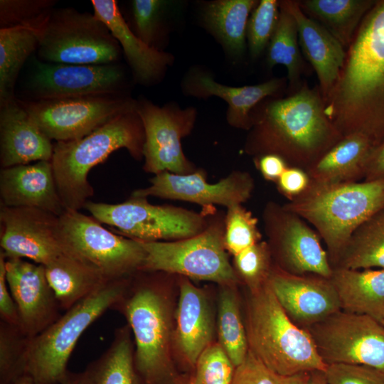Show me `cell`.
Listing matches in <instances>:
<instances>
[{
	"label": "cell",
	"mask_w": 384,
	"mask_h": 384,
	"mask_svg": "<svg viewBox=\"0 0 384 384\" xmlns=\"http://www.w3.org/2000/svg\"><path fill=\"white\" fill-rule=\"evenodd\" d=\"M275 183L279 192L291 201L308 188L310 178L305 170L288 166Z\"/></svg>",
	"instance_id": "obj_46"
},
{
	"label": "cell",
	"mask_w": 384,
	"mask_h": 384,
	"mask_svg": "<svg viewBox=\"0 0 384 384\" xmlns=\"http://www.w3.org/2000/svg\"><path fill=\"white\" fill-rule=\"evenodd\" d=\"M179 297L176 309L174 346L176 355L187 366L195 368L201 353L213 341L215 321L206 292L191 279L178 277Z\"/></svg>",
	"instance_id": "obj_21"
},
{
	"label": "cell",
	"mask_w": 384,
	"mask_h": 384,
	"mask_svg": "<svg viewBox=\"0 0 384 384\" xmlns=\"http://www.w3.org/2000/svg\"><path fill=\"white\" fill-rule=\"evenodd\" d=\"M5 259L6 280L18 313V327L32 338L61 316V309L43 265L22 258Z\"/></svg>",
	"instance_id": "obj_19"
},
{
	"label": "cell",
	"mask_w": 384,
	"mask_h": 384,
	"mask_svg": "<svg viewBox=\"0 0 384 384\" xmlns=\"http://www.w3.org/2000/svg\"><path fill=\"white\" fill-rule=\"evenodd\" d=\"M166 4V1L161 0L132 1V13L135 30L134 33L149 46L156 48L155 42L158 36L160 18Z\"/></svg>",
	"instance_id": "obj_43"
},
{
	"label": "cell",
	"mask_w": 384,
	"mask_h": 384,
	"mask_svg": "<svg viewBox=\"0 0 384 384\" xmlns=\"http://www.w3.org/2000/svg\"><path fill=\"white\" fill-rule=\"evenodd\" d=\"M258 220L242 205L227 208L225 214L224 244L228 254L235 256L262 241Z\"/></svg>",
	"instance_id": "obj_40"
},
{
	"label": "cell",
	"mask_w": 384,
	"mask_h": 384,
	"mask_svg": "<svg viewBox=\"0 0 384 384\" xmlns=\"http://www.w3.org/2000/svg\"><path fill=\"white\" fill-rule=\"evenodd\" d=\"M245 326L249 351L274 373L288 377L325 371L309 331L289 317L268 282L249 291Z\"/></svg>",
	"instance_id": "obj_6"
},
{
	"label": "cell",
	"mask_w": 384,
	"mask_h": 384,
	"mask_svg": "<svg viewBox=\"0 0 384 384\" xmlns=\"http://www.w3.org/2000/svg\"><path fill=\"white\" fill-rule=\"evenodd\" d=\"M313 226L334 267L351 235L384 206V181L321 183L311 181L284 204Z\"/></svg>",
	"instance_id": "obj_5"
},
{
	"label": "cell",
	"mask_w": 384,
	"mask_h": 384,
	"mask_svg": "<svg viewBox=\"0 0 384 384\" xmlns=\"http://www.w3.org/2000/svg\"><path fill=\"white\" fill-rule=\"evenodd\" d=\"M266 242L275 265L295 274L330 278L333 268L316 230L284 204L268 201L262 210Z\"/></svg>",
	"instance_id": "obj_14"
},
{
	"label": "cell",
	"mask_w": 384,
	"mask_h": 384,
	"mask_svg": "<svg viewBox=\"0 0 384 384\" xmlns=\"http://www.w3.org/2000/svg\"><path fill=\"white\" fill-rule=\"evenodd\" d=\"M15 98L0 105L1 169L50 161L53 144Z\"/></svg>",
	"instance_id": "obj_22"
},
{
	"label": "cell",
	"mask_w": 384,
	"mask_h": 384,
	"mask_svg": "<svg viewBox=\"0 0 384 384\" xmlns=\"http://www.w3.org/2000/svg\"><path fill=\"white\" fill-rule=\"evenodd\" d=\"M330 279L343 311L384 324V269L334 267Z\"/></svg>",
	"instance_id": "obj_27"
},
{
	"label": "cell",
	"mask_w": 384,
	"mask_h": 384,
	"mask_svg": "<svg viewBox=\"0 0 384 384\" xmlns=\"http://www.w3.org/2000/svg\"><path fill=\"white\" fill-rule=\"evenodd\" d=\"M124 73L116 63L82 65L36 60L24 87L25 100L122 95Z\"/></svg>",
	"instance_id": "obj_16"
},
{
	"label": "cell",
	"mask_w": 384,
	"mask_h": 384,
	"mask_svg": "<svg viewBox=\"0 0 384 384\" xmlns=\"http://www.w3.org/2000/svg\"><path fill=\"white\" fill-rule=\"evenodd\" d=\"M137 111L144 129L143 170L154 175L169 171L188 174L197 168L185 156L181 140L192 131L197 112L193 107H159L151 102L137 101Z\"/></svg>",
	"instance_id": "obj_15"
},
{
	"label": "cell",
	"mask_w": 384,
	"mask_h": 384,
	"mask_svg": "<svg viewBox=\"0 0 384 384\" xmlns=\"http://www.w3.org/2000/svg\"><path fill=\"white\" fill-rule=\"evenodd\" d=\"M327 384H384V373L364 365L333 363L324 371Z\"/></svg>",
	"instance_id": "obj_44"
},
{
	"label": "cell",
	"mask_w": 384,
	"mask_h": 384,
	"mask_svg": "<svg viewBox=\"0 0 384 384\" xmlns=\"http://www.w3.org/2000/svg\"><path fill=\"white\" fill-rule=\"evenodd\" d=\"M225 214L212 207L207 227L200 233L173 241H141L145 252L139 270L161 272L220 285L240 280L224 244Z\"/></svg>",
	"instance_id": "obj_8"
},
{
	"label": "cell",
	"mask_w": 384,
	"mask_h": 384,
	"mask_svg": "<svg viewBox=\"0 0 384 384\" xmlns=\"http://www.w3.org/2000/svg\"><path fill=\"white\" fill-rule=\"evenodd\" d=\"M375 148L366 136L345 137L306 170L310 180L321 183L363 181L370 156Z\"/></svg>",
	"instance_id": "obj_28"
},
{
	"label": "cell",
	"mask_w": 384,
	"mask_h": 384,
	"mask_svg": "<svg viewBox=\"0 0 384 384\" xmlns=\"http://www.w3.org/2000/svg\"><path fill=\"white\" fill-rule=\"evenodd\" d=\"M377 0L298 1L302 11L324 27L346 50Z\"/></svg>",
	"instance_id": "obj_30"
},
{
	"label": "cell",
	"mask_w": 384,
	"mask_h": 384,
	"mask_svg": "<svg viewBox=\"0 0 384 384\" xmlns=\"http://www.w3.org/2000/svg\"><path fill=\"white\" fill-rule=\"evenodd\" d=\"M94 14L107 26L119 43L140 84L150 85L164 75L173 56L142 41L126 22L115 0H92Z\"/></svg>",
	"instance_id": "obj_24"
},
{
	"label": "cell",
	"mask_w": 384,
	"mask_h": 384,
	"mask_svg": "<svg viewBox=\"0 0 384 384\" xmlns=\"http://www.w3.org/2000/svg\"><path fill=\"white\" fill-rule=\"evenodd\" d=\"M267 63L271 68L285 66L292 85L297 83L304 67L295 20L282 1L278 22L267 46Z\"/></svg>",
	"instance_id": "obj_36"
},
{
	"label": "cell",
	"mask_w": 384,
	"mask_h": 384,
	"mask_svg": "<svg viewBox=\"0 0 384 384\" xmlns=\"http://www.w3.org/2000/svg\"><path fill=\"white\" fill-rule=\"evenodd\" d=\"M1 252L6 258L28 259L46 266L67 255L59 216L30 207L1 206Z\"/></svg>",
	"instance_id": "obj_18"
},
{
	"label": "cell",
	"mask_w": 384,
	"mask_h": 384,
	"mask_svg": "<svg viewBox=\"0 0 384 384\" xmlns=\"http://www.w3.org/2000/svg\"><path fill=\"white\" fill-rule=\"evenodd\" d=\"M324 107L319 88L306 83L287 97L257 105L244 151L254 158L276 154L306 171L343 138Z\"/></svg>",
	"instance_id": "obj_2"
},
{
	"label": "cell",
	"mask_w": 384,
	"mask_h": 384,
	"mask_svg": "<svg viewBox=\"0 0 384 384\" xmlns=\"http://www.w3.org/2000/svg\"><path fill=\"white\" fill-rule=\"evenodd\" d=\"M237 294V285L220 286L217 315L218 343L235 367L244 361L249 351Z\"/></svg>",
	"instance_id": "obj_35"
},
{
	"label": "cell",
	"mask_w": 384,
	"mask_h": 384,
	"mask_svg": "<svg viewBox=\"0 0 384 384\" xmlns=\"http://www.w3.org/2000/svg\"><path fill=\"white\" fill-rule=\"evenodd\" d=\"M18 326L0 321V384L26 372L29 341Z\"/></svg>",
	"instance_id": "obj_38"
},
{
	"label": "cell",
	"mask_w": 384,
	"mask_h": 384,
	"mask_svg": "<svg viewBox=\"0 0 384 384\" xmlns=\"http://www.w3.org/2000/svg\"><path fill=\"white\" fill-rule=\"evenodd\" d=\"M257 3L256 0H218L208 2L203 9L205 22L233 55H240L245 50L249 16Z\"/></svg>",
	"instance_id": "obj_32"
},
{
	"label": "cell",
	"mask_w": 384,
	"mask_h": 384,
	"mask_svg": "<svg viewBox=\"0 0 384 384\" xmlns=\"http://www.w3.org/2000/svg\"><path fill=\"white\" fill-rule=\"evenodd\" d=\"M285 82L284 78H273L255 85L230 87L217 82L207 74L196 71L186 79L185 88L191 95L217 96L226 101L228 123L248 131L252 126V110L262 100L277 94Z\"/></svg>",
	"instance_id": "obj_26"
},
{
	"label": "cell",
	"mask_w": 384,
	"mask_h": 384,
	"mask_svg": "<svg viewBox=\"0 0 384 384\" xmlns=\"http://www.w3.org/2000/svg\"><path fill=\"white\" fill-rule=\"evenodd\" d=\"M176 275L139 270L112 309L134 336V361L143 384H182L174 364V314L170 296Z\"/></svg>",
	"instance_id": "obj_3"
},
{
	"label": "cell",
	"mask_w": 384,
	"mask_h": 384,
	"mask_svg": "<svg viewBox=\"0 0 384 384\" xmlns=\"http://www.w3.org/2000/svg\"><path fill=\"white\" fill-rule=\"evenodd\" d=\"M268 284L289 317L304 329L341 310L330 278L292 274L274 265Z\"/></svg>",
	"instance_id": "obj_20"
},
{
	"label": "cell",
	"mask_w": 384,
	"mask_h": 384,
	"mask_svg": "<svg viewBox=\"0 0 384 384\" xmlns=\"http://www.w3.org/2000/svg\"><path fill=\"white\" fill-rule=\"evenodd\" d=\"M60 384H84L82 372L79 373L69 372L66 378Z\"/></svg>",
	"instance_id": "obj_52"
},
{
	"label": "cell",
	"mask_w": 384,
	"mask_h": 384,
	"mask_svg": "<svg viewBox=\"0 0 384 384\" xmlns=\"http://www.w3.org/2000/svg\"><path fill=\"white\" fill-rule=\"evenodd\" d=\"M38 35L23 28H0V105L16 97L20 71L37 50Z\"/></svg>",
	"instance_id": "obj_34"
},
{
	"label": "cell",
	"mask_w": 384,
	"mask_h": 384,
	"mask_svg": "<svg viewBox=\"0 0 384 384\" xmlns=\"http://www.w3.org/2000/svg\"><path fill=\"white\" fill-rule=\"evenodd\" d=\"M144 142V129L137 107L120 114L82 138L56 142L51 164L65 209L80 210L93 196L88 174L94 166L119 149H126L132 158L142 160Z\"/></svg>",
	"instance_id": "obj_4"
},
{
	"label": "cell",
	"mask_w": 384,
	"mask_h": 384,
	"mask_svg": "<svg viewBox=\"0 0 384 384\" xmlns=\"http://www.w3.org/2000/svg\"><path fill=\"white\" fill-rule=\"evenodd\" d=\"M334 267L384 269V206L356 229Z\"/></svg>",
	"instance_id": "obj_33"
},
{
	"label": "cell",
	"mask_w": 384,
	"mask_h": 384,
	"mask_svg": "<svg viewBox=\"0 0 384 384\" xmlns=\"http://www.w3.org/2000/svg\"><path fill=\"white\" fill-rule=\"evenodd\" d=\"M279 15V1H258L249 18L246 38L250 55L257 58L268 46L276 28Z\"/></svg>",
	"instance_id": "obj_41"
},
{
	"label": "cell",
	"mask_w": 384,
	"mask_h": 384,
	"mask_svg": "<svg viewBox=\"0 0 384 384\" xmlns=\"http://www.w3.org/2000/svg\"><path fill=\"white\" fill-rule=\"evenodd\" d=\"M282 2L295 20L299 46L316 72L324 101L344 64L346 50L324 27L302 11L298 1Z\"/></svg>",
	"instance_id": "obj_25"
},
{
	"label": "cell",
	"mask_w": 384,
	"mask_h": 384,
	"mask_svg": "<svg viewBox=\"0 0 384 384\" xmlns=\"http://www.w3.org/2000/svg\"><path fill=\"white\" fill-rule=\"evenodd\" d=\"M128 325L117 329L110 347L82 372L84 384H143L135 368Z\"/></svg>",
	"instance_id": "obj_31"
},
{
	"label": "cell",
	"mask_w": 384,
	"mask_h": 384,
	"mask_svg": "<svg viewBox=\"0 0 384 384\" xmlns=\"http://www.w3.org/2000/svg\"><path fill=\"white\" fill-rule=\"evenodd\" d=\"M9 384H38L35 378L28 373L26 372L16 377Z\"/></svg>",
	"instance_id": "obj_51"
},
{
	"label": "cell",
	"mask_w": 384,
	"mask_h": 384,
	"mask_svg": "<svg viewBox=\"0 0 384 384\" xmlns=\"http://www.w3.org/2000/svg\"><path fill=\"white\" fill-rule=\"evenodd\" d=\"M0 197L1 206L36 208L59 217L65 210L50 161L1 169Z\"/></svg>",
	"instance_id": "obj_23"
},
{
	"label": "cell",
	"mask_w": 384,
	"mask_h": 384,
	"mask_svg": "<svg viewBox=\"0 0 384 384\" xmlns=\"http://www.w3.org/2000/svg\"><path fill=\"white\" fill-rule=\"evenodd\" d=\"M44 267L47 279L61 310L64 311L109 281L96 270L68 255L60 257Z\"/></svg>",
	"instance_id": "obj_29"
},
{
	"label": "cell",
	"mask_w": 384,
	"mask_h": 384,
	"mask_svg": "<svg viewBox=\"0 0 384 384\" xmlns=\"http://www.w3.org/2000/svg\"><path fill=\"white\" fill-rule=\"evenodd\" d=\"M59 220L65 253L107 280L129 277L141 269L145 252L139 240L112 233L79 210L65 209Z\"/></svg>",
	"instance_id": "obj_10"
},
{
	"label": "cell",
	"mask_w": 384,
	"mask_h": 384,
	"mask_svg": "<svg viewBox=\"0 0 384 384\" xmlns=\"http://www.w3.org/2000/svg\"><path fill=\"white\" fill-rule=\"evenodd\" d=\"M5 260L0 251V319L7 324L18 326V309L6 280Z\"/></svg>",
	"instance_id": "obj_47"
},
{
	"label": "cell",
	"mask_w": 384,
	"mask_h": 384,
	"mask_svg": "<svg viewBox=\"0 0 384 384\" xmlns=\"http://www.w3.org/2000/svg\"><path fill=\"white\" fill-rule=\"evenodd\" d=\"M306 330L326 364L364 365L384 373V325L340 310Z\"/></svg>",
	"instance_id": "obj_13"
},
{
	"label": "cell",
	"mask_w": 384,
	"mask_h": 384,
	"mask_svg": "<svg viewBox=\"0 0 384 384\" xmlns=\"http://www.w3.org/2000/svg\"><path fill=\"white\" fill-rule=\"evenodd\" d=\"M384 325V324H383Z\"/></svg>",
	"instance_id": "obj_55"
},
{
	"label": "cell",
	"mask_w": 384,
	"mask_h": 384,
	"mask_svg": "<svg viewBox=\"0 0 384 384\" xmlns=\"http://www.w3.org/2000/svg\"><path fill=\"white\" fill-rule=\"evenodd\" d=\"M363 181H384V140L373 149Z\"/></svg>",
	"instance_id": "obj_49"
},
{
	"label": "cell",
	"mask_w": 384,
	"mask_h": 384,
	"mask_svg": "<svg viewBox=\"0 0 384 384\" xmlns=\"http://www.w3.org/2000/svg\"><path fill=\"white\" fill-rule=\"evenodd\" d=\"M212 207L196 212L132 196L119 203L88 201L85 206L94 218L114 228L116 233L146 242L178 240L200 233L208 224Z\"/></svg>",
	"instance_id": "obj_9"
},
{
	"label": "cell",
	"mask_w": 384,
	"mask_h": 384,
	"mask_svg": "<svg viewBox=\"0 0 384 384\" xmlns=\"http://www.w3.org/2000/svg\"><path fill=\"white\" fill-rule=\"evenodd\" d=\"M274 261L268 244L262 240L233 256V268L240 280L252 292L269 279Z\"/></svg>",
	"instance_id": "obj_39"
},
{
	"label": "cell",
	"mask_w": 384,
	"mask_h": 384,
	"mask_svg": "<svg viewBox=\"0 0 384 384\" xmlns=\"http://www.w3.org/2000/svg\"><path fill=\"white\" fill-rule=\"evenodd\" d=\"M312 384H327L324 372L314 371L311 372Z\"/></svg>",
	"instance_id": "obj_53"
},
{
	"label": "cell",
	"mask_w": 384,
	"mask_h": 384,
	"mask_svg": "<svg viewBox=\"0 0 384 384\" xmlns=\"http://www.w3.org/2000/svg\"><path fill=\"white\" fill-rule=\"evenodd\" d=\"M188 384H195L194 377L193 376L191 377L190 380L188 382Z\"/></svg>",
	"instance_id": "obj_54"
},
{
	"label": "cell",
	"mask_w": 384,
	"mask_h": 384,
	"mask_svg": "<svg viewBox=\"0 0 384 384\" xmlns=\"http://www.w3.org/2000/svg\"><path fill=\"white\" fill-rule=\"evenodd\" d=\"M130 277L107 282L30 339L26 372L38 384H60L66 378L68 363L80 337L112 309L125 292Z\"/></svg>",
	"instance_id": "obj_7"
},
{
	"label": "cell",
	"mask_w": 384,
	"mask_h": 384,
	"mask_svg": "<svg viewBox=\"0 0 384 384\" xmlns=\"http://www.w3.org/2000/svg\"><path fill=\"white\" fill-rule=\"evenodd\" d=\"M146 188L136 189L130 196L156 197L198 204L202 208L242 205L252 196L255 180L244 171H233L216 183L207 181L206 172L197 169L188 174L164 171L154 175Z\"/></svg>",
	"instance_id": "obj_17"
},
{
	"label": "cell",
	"mask_w": 384,
	"mask_h": 384,
	"mask_svg": "<svg viewBox=\"0 0 384 384\" xmlns=\"http://www.w3.org/2000/svg\"><path fill=\"white\" fill-rule=\"evenodd\" d=\"M235 366L218 342H213L196 362L195 384H231Z\"/></svg>",
	"instance_id": "obj_42"
},
{
	"label": "cell",
	"mask_w": 384,
	"mask_h": 384,
	"mask_svg": "<svg viewBox=\"0 0 384 384\" xmlns=\"http://www.w3.org/2000/svg\"><path fill=\"white\" fill-rule=\"evenodd\" d=\"M284 384H312L311 372H304L286 377Z\"/></svg>",
	"instance_id": "obj_50"
},
{
	"label": "cell",
	"mask_w": 384,
	"mask_h": 384,
	"mask_svg": "<svg viewBox=\"0 0 384 384\" xmlns=\"http://www.w3.org/2000/svg\"><path fill=\"white\" fill-rule=\"evenodd\" d=\"M31 119L51 140L68 142L92 132L122 113L137 107L125 94L43 100L18 98Z\"/></svg>",
	"instance_id": "obj_12"
},
{
	"label": "cell",
	"mask_w": 384,
	"mask_h": 384,
	"mask_svg": "<svg viewBox=\"0 0 384 384\" xmlns=\"http://www.w3.org/2000/svg\"><path fill=\"white\" fill-rule=\"evenodd\" d=\"M285 379L269 369L249 351L244 361L235 368L231 384H284Z\"/></svg>",
	"instance_id": "obj_45"
},
{
	"label": "cell",
	"mask_w": 384,
	"mask_h": 384,
	"mask_svg": "<svg viewBox=\"0 0 384 384\" xmlns=\"http://www.w3.org/2000/svg\"><path fill=\"white\" fill-rule=\"evenodd\" d=\"M253 160L262 177L266 181L274 183L289 166L281 156L273 154L262 155Z\"/></svg>",
	"instance_id": "obj_48"
},
{
	"label": "cell",
	"mask_w": 384,
	"mask_h": 384,
	"mask_svg": "<svg viewBox=\"0 0 384 384\" xmlns=\"http://www.w3.org/2000/svg\"><path fill=\"white\" fill-rule=\"evenodd\" d=\"M120 46L95 14L74 8L55 9L38 35V60L52 63H115Z\"/></svg>",
	"instance_id": "obj_11"
},
{
	"label": "cell",
	"mask_w": 384,
	"mask_h": 384,
	"mask_svg": "<svg viewBox=\"0 0 384 384\" xmlns=\"http://www.w3.org/2000/svg\"><path fill=\"white\" fill-rule=\"evenodd\" d=\"M55 0H1L0 28H23L40 34L57 4Z\"/></svg>",
	"instance_id": "obj_37"
},
{
	"label": "cell",
	"mask_w": 384,
	"mask_h": 384,
	"mask_svg": "<svg viewBox=\"0 0 384 384\" xmlns=\"http://www.w3.org/2000/svg\"><path fill=\"white\" fill-rule=\"evenodd\" d=\"M324 105L343 137L360 134L375 147L384 140V0L361 22Z\"/></svg>",
	"instance_id": "obj_1"
}]
</instances>
